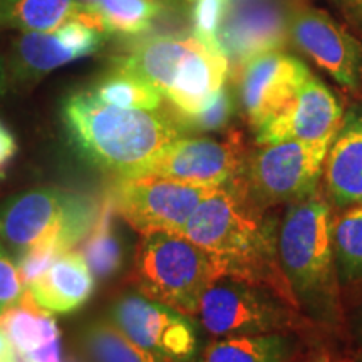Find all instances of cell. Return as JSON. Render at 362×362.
I'll list each match as a JSON object with an SVG mask.
<instances>
[{
	"label": "cell",
	"instance_id": "5b68a950",
	"mask_svg": "<svg viewBox=\"0 0 362 362\" xmlns=\"http://www.w3.org/2000/svg\"><path fill=\"white\" fill-rule=\"evenodd\" d=\"M99 205L81 194L59 189H34L17 197L0 214V235L16 247L29 248L59 237L67 248L93 228Z\"/></svg>",
	"mask_w": 362,
	"mask_h": 362
},
{
	"label": "cell",
	"instance_id": "f1b7e54d",
	"mask_svg": "<svg viewBox=\"0 0 362 362\" xmlns=\"http://www.w3.org/2000/svg\"><path fill=\"white\" fill-rule=\"evenodd\" d=\"M344 19L354 27V30L362 37V0H334Z\"/></svg>",
	"mask_w": 362,
	"mask_h": 362
},
{
	"label": "cell",
	"instance_id": "e575fe53",
	"mask_svg": "<svg viewBox=\"0 0 362 362\" xmlns=\"http://www.w3.org/2000/svg\"><path fill=\"white\" fill-rule=\"evenodd\" d=\"M4 310H6V305L0 304V315H2V312H4Z\"/></svg>",
	"mask_w": 362,
	"mask_h": 362
},
{
	"label": "cell",
	"instance_id": "cb8c5ba5",
	"mask_svg": "<svg viewBox=\"0 0 362 362\" xmlns=\"http://www.w3.org/2000/svg\"><path fill=\"white\" fill-rule=\"evenodd\" d=\"M84 349L93 362H170L139 347L119 327L104 322L88 329Z\"/></svg>",
	"mask_w": 362,
	"mask_h": 362
},
{
	"label": "cell",
	"instance_id": "836d02e7",
	"mask_svg": "<svg viewBox=\"0 0 362 362\" xmlns=\"http://www.w3.org/2000/svg\"><path fill=\"white\" fill-rule=\"evenodd\" d=\"M357 332H359V337H361V342H362V314H361L359 322H357Z\"/></svg>",
	"mask_w": 362,
	"mask_h": 362
},
{
	"label": "cell",
	"instance_id": "5bb4252c",
	"mask_svg": "<svg viewBox=\"0 0 362 362\" xmlns=\"http://www.w3.org/2000/svg\"><path fill=\"white\" fill-rule=\"evenodd\" d=\"M344 119L342 106L327 86L309 76L296 99L255 131L260 146L280 141H319L334 138Z\"/></svg>",
	"mask_w": 362,
	"mask_h": 362
},
{
	"label": "cell",
	"instance_id": "2e32d148",
	"mask_svg": "<svg viewBox=\"0 0 362 362\" xmlns=\"http://www.w3.org/2000/svg\"><path fill=\"white\" fill-rule=\"evenodd\" d=\"M324 185L337 208L362 205V111L344 116L324 163Z\"/></svg>",
	"mask_w": 362,
	"mask_h": 362
},
{
	"label": "cell",
	"instance_id": "9a60e30c",
	"mask_svg": "<svg viewBox=\"0 0 362 362\" xmlns=\"http://www.w3.org/2000/svg\"><path fill=\"white\" fill-rule=\"evenodd\" d=\"M104 33L74 19L54 30L22 33L13 47V67L24 79H37L101 47Z\"/></svg>",
	"mask_w": 362,
	"mask_h": 362
},
{
	"label": "cell",
	"instance_id": "d4e9b609",
	"mask_svg": "<svg viewBox=\"0 0 362 362\" xmlns=\"http://www.w3.org/2000/svg\"><path fill=\"white\" fill-rule=\"evenodd\" d=\"M334 259L344 282L362 279V205L330 220Z\"/></svg>",
	"mask_w": 362,
	"mask_h": 362
},
{
	"label": "cell",
	"instance_id": "ffe728a7",
	"mask_svg": "<svg viewBox=\"0 0 362 362\" xmlns=\"http://www.w3.org/2000/svg\"><path fill=\"white\" fill-rule=\"evenodd\" d=\"M84 12V0H0V25L45 33L69 21H83Z\"/></svg>",
	"mask_w": 362,
	"mask_h": 362
},
{
	"label": "cell",
	"instance_id": "44dd1931",
	"mask_svg": "<svg viewBox=\"0 0 362 362\" xmlns=\"http://www.w3.org/2000/svg\"><path fill=\"white\" fill-rule=\"evenodd\" d=\"M292 341L282 332L230 336L208 346L203 362H285Z\"/></svg>",
	"mask_w": 362,
	"mask_h": 362
},
{
	"label": "cell",
	"instance_id": "8d00e7d4",
	"mask_svg": "<svg viewBox=\"0 0 362 362\" xmlns=\"http://www.w3.org/2000/svg\"><path fill=\"white\" fill-rule=\"evenodd\" d=\"M67 362H76V361H67Z\"/></svg>",
	"mask_w": 362,
	"mask_h": 362
},
{
	"label": "cell",
	"instance_id": "603a6c76",
	"mask_svg": "<svg viewBox=\"0 0 362 362\" xmlns=\"http://www.w3.org/2000/svg\"><path fill=\"white\" fill-rule=\"evenodd\" d=\"M99 101L128 110H160L163 94L146 79L116 69L90 89Z\"/></svg>",
	"mask_w": 362,
	"mask_h": 362
},
{
	"label": "cell",
	"instance_id": "30bf717a",
	"mask_svg": "<svg viewBox=\"0 0 362 362\" xmlns=\"http://www.w3.org/2000/svg\"><path fill=\"white\" fill-rule=\"evenodd\" d=\"M112 319L134 344L170 362H188L197 352V330L187 315L153 298L123 297Z\"/></svg>",
	"mask_w": 362,
	"mask_h": 362
},
{
	"label": "cell",
	"instance_id": "277c9868",
	"mask_svg": "<svg viewBox=\"0 0 362 362\" xmlns=\"http://www.w3.org/2000/svg\"><path fill=\"white\" fill-rule=\"evenodd\" d=\"M223 270L215 257L181 233L143 235L134 260V280L144 297L197 315L203 292Z\"/></svg>",
	"mask_w": 362,
	"mask_h": 362
},
{
	"label": "cell",
	"instance_id": "9c48e42d",
	"mask_svg": "<svg viewBox=\"0 0 362 362\" xmlns=\"http://www.w3.org/2000/svg\"><path fill=\"white\" fill-rule=\"evenodd\" d=\"M242 168V144L237 134L228 139L178 138L153 156L138 173L181 183L221 188Z\"/></svg>",
	"mask_w": 362,
	"mask_h": 362
},
{
	"label": "cell",
	"instance_id": "4316f807",
	"mask_svg": "<svg viewBox=\"0 0 362 362\" xmlns=\"http://www.w3.org/2000/svg\"><path fill=\"white\" fill-rule=\"evenodd\" d=\"M66 252H69V248L59 237L45 238L27 248L19 264V272L24 284L30 285L35 282Z\"/></svg>",
	"mask_w": 362,
	"mask_h": 362
},
{
	"label": "cell",
	"instance_id": "ba28073f",
	"mask_svg": "<svg viewBox=\"0 0 362 362\" xmlns=\"http://www.w3.org/2000/svg\"><path fill=\"white\" fill-rule=\"evenodd\" d=\"M334 138L265 144L248 163L253 194L265 203H297L315 194Z\"/></svg>",
	"mask_w": 362,
	"mask_h": 362
},
{
	"label": "cell",
	"instance_id": "7c38bea8",
	"mask_svg": "<svg viewBox=\"0 0 362 362\" xmlns=\"http://www.w3.org/2000/svg\"><path fill=\"white\" fill-rule=\"evenodd\" d=\"M235 74L248 123L257 131L296 99L310 71L297 57L274 51L250 59Z\"/></svg>",
	"mask_w": 362,
	"mask_h": 362
},
{
	"label": "cell",
	"instance_id": "e0dca14e",
	"mask_svg": "<svg viewBox=\"0 0 362 362\" xmlns=\"http://www.w3.org/2000/svg\"><path fill=\"white\" fill-rule=\"evenodd\" d=\"M29 288L35 302L44 309L66 314L79 309L90 297L94 275L81 252H66Z\"/></svg>",
	"mask_w": 362,
	"mask_h": 362
},
{
	"label": "cell",
	"instance_id": "8fae6325",
	"mask_svg": "<svg viewBox=\"0 0 362 362\" xmlns=\"http://www.w3.org/2000/svg\"><path fill=\"white\" fill-rule=\"evenodd\" d=\"M288 34V21L275 0H230L215 40L237 72L253 57L280 51Z\"/></svg>",
	"mask_w": 362,
	"mask_h": 362
},
{
	"label": "cell",
	"instance_id": "52a82bcc",
	"mask_svg": "<svg viewBox=\"0 0 362 362\" xmlns=\"http://www.w3.org/2000/svg\"><path fill=\"white\" fill-rule=\"evenodd\" d=\"M214 187L181 183L153 175L119 176L111 197L116 211L136 232L181 233Z\"/></svg>",
	"mask_w": 362,
	"mask_h": 362
},
{
	"label": "cell",
	"instance_id": "4dcf8cb0",
	"mask_svg": "<svg viewBox=\"0 0 362 362\" xmlns=\"http://www.w3.org/2000/svg\"><path fill=\"white\" fill-rule=\"evenodd\" d=\"M25 362H61V339L24 356Z\"/></svg>",
	"mask_w": 362,
	"mask_h": 362
},
{
	"label": "cell",
	"instance_id": "f546056e",
	"mask_svg": "<svg viewBox=\"0 0 362 362\" xmlns=\"http://www.w3.org/2000/svg\"><path fill=\"white\" fill-rule=\"evenodd\" d=\"M16 151L17 143L12 131L0 121V173L12 161V158L16 156Z\"/></svg>",
	"mask_w": 362,
	"mask_h": 362
},
{
	"label": "cell",
	"instance_id": "4fadbf2b",
	"mask_svg": "<svg viewBox=\"0 0 362 362\" xmlns=\"http://www.w3.org/2000/svg\"><path fill=\"white\" fill-rule=\"evenodd\" d=\"M293 42L336 83L349 90L362 86V45L319 8H300L288 21Z\"/></svg>",
	"mask_w": 362,
	"mask_h": 362
},
{
	"label": "cell",
	"instance_id": "3957f363",
	"mask_svg": "<svg viewBox=\"0 0 362 362\" xmlns=\"http://www.w3.org/2000/svg\"><path fill=\"white\" fill-rule=\"evenodd\" d=\"M330 220L327 203L312 194L288 206L277 232L279 265L296 305L320 322L339 315Z\"/></svg>",
	"mask_w": 362,
	"mask_h": 362
},
{
	"label": "cell",
	"instance_id": "6da1fadb",
	"mask_svg": "<svg viewBox=\"0 0 362 362\" xmlns=\"http://www.w3.org/2000/svg\"><path fill=\"white\" fill-rule=\"evenodd\" d=\"M181 235L215 257L223 275L265 285L296 305L279 265L275 223L238 192L223 187L211 192Z\"/></svg>",
	"mask_w": 362,
	"mask_h": 362
},
{
	"label": "cell",
	"instance_id": "ac0fdd59",
	"mask_svg": "<svg viewBox=\"0 0 362 362\" xmlns=\"http://www.w3.org/2000/svg\"><path fill=\"white\" fill-rule=\"evenodd\" d=\"M0 329L22 357L61 339L51 312L39 305L29 291L16 304L6 307L0 315Z\"/></svg>",
	"mask_w": 362,
	"mask_h": 362
},
{
	"label": "cell",
	"instance_id": "d590c367",
	"mask_svg": "<svg viewBox=\"0 0 362 362\" xmlns=\"http://www.w3.org/2000/svg\"><path fill=\"white\" fill-rule=\"evenodd\" d=\"M315 362H329L327 359H319V361H315Z\"/></svg>",
	"mask_w": 362,
	"mask_h": 362
},
{
	"label": "cell",
	"instance_id": "484cf974",
	"mask_svg": "<svg viewBox=\"0 0 362 362\" xmlns=\"http://www.w3.org/2000/svg\"><path fill=\"white\" fill-rule=\"evenodd\" d=\"M233 112L232 96L225 88L216 94V98L211 101L205 110L194 115H178L173 112L176 123L181 129H194V131H216L221 129L228 123L230 116Z\"/></svg>",
	"mask_w": 362,
	"mask_h": 362
},
{
	"label": "cell",
	"instance_id": "7402d4cb",
	"mask_svg": "<svg viewBox=\"0 0 362 362\" xmlns=\"http://www.w3.org/2000/svg\"><path fill=\"white\" fill-rule=\"evenodd\" d=\"M115 211V202L110 194L106 202L99 205L96 221L89 230L83 250H81L90 274L98 279L111 277L123 264V245L112 226Z\"/></svg>",
	"mask_w": 362,
	"mask_h": 362
},
{
	"label": "cell",
	"instance_id": "8992f818",
	"mask_svg": "<svg viewBox=\"0 0 362 362\" xmlns=\"http://www.w3.org/2000/svg\"><path fill=\"white\" fill-rule=\"evenodd\" d=\"M282 298L265 285L223 275L203 292L197 314L211 336L280 332L292 322V310Z\"/></svg>",
	"mask_w": 362,
	"mask_h": 362
},
{
	"label": "cell",
	"instance_id": "7a4b0ae2",
	"mask_svg": "<svg viewBox=\"0 0 362 362\" xmlns=\"http://www.w3.org/2000/svg\"><path fill=\"white\" fill-rule=\"evenodd\" d=\"M66 124L98 165L119 176L138 173L163 148L181 138L175 116L160 110H128L78 93L66 101Z\"/></svg>",
	"mask_w": 362,
	"mask_h": 362
},
{
	"label": "cell",
	"instance_id": "1f68e13d",
	"mask_svg": "<svg viewBox=\"0 0 362 362\" xmlns=\"http://www.w3.org/2000/svg\"><path fill=\"white\" fill-rule=\"evenodd\" d=\"M0 362H17L16 349L2 329H0Z\"/></svg>",
	"mask_w": 362,
	"mask_h": 362
},
{
	"label": "cell",
	"instance_id": "83f0119b",
	"mask_svg": "<svg viewBox=\"0 0 362 362\" xmlns=\"http://www.w3.org/2000/svg\"><path fill=\"white\" fill-rule=\"evenodd\" d=\"M24 285L19 269L6 257L0 255V304L6 307L16 304L25 293Z\"/></svg>",
	"mask_w": 362,
	"mask_h": 362
},
{
	"label": "cell",
	"instance_id": "d6986e66",
	"mask_svg": "<svg viewBox=\"0 0 362 362\" xmlns=\"http://www.w3.org/2000/svg\"><path fill=\"white\" fill-rule=\"evenodd\" d=\"M83 22L104 34L136 35L160 16V0H84Z\"/></svg>",
	"mask_w": 362,
	"mask_h": 362
},
{
	"label": "cell",
	"instance_id": "d6a6232c",
	"mask_svg": "<svg viewBox=\"0 0 362 362\" xmlns=\"http://www.w3.org/2000/svg\"><path fill=\"white\" fill-rule=\"evenodd\" d=\"M4 90H6V69H4L2 61H0V96L4 94Z\"/></svg>",
	"mask_w": 362,
	"mask_h": 362
}]
</instances>
